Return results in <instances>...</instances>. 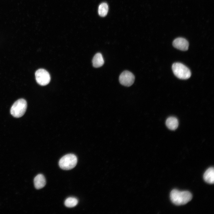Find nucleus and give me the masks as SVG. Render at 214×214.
Wrapping results in <instances>:
<instances>
[{
  "label": "nucleus",
  "instance_id": "f257e3e1",
  "mask_svg": "<svg viewBox=\"0 0 214 214\" xmlns=\"http://www.w3.org/2000/svg\"><path fill=\"white\" fill-rule=\"evenodd\" d=\"M191 193L188 191H180L173 189L171 192L170 198L172 202L177 205L185 204L192 199Z\"/></svg>",
  "mask_w": 214,
  "mask_h": 214
},
{
  "label": "nucleus",
  "instance_id": "f03ea898",
  "mask_svg": "<svg viewBox=\"0 0 214 214\" xmlns=\"http://www.w3.org/2000/svg\"><path fill=\"white\" fill-rule=\"evenodd\" d=\"M174 75L178 78L182 79H186L191 76L190 70L185 66L180 63H175L172 67Z\"/></svg>",
  "mask_w": 214,
  "mask_h": 214
},
{
  "label": "nucleus",
  "instance_id": "7ed1b4c3",
  "mask_svg": "<svg viewBox=\"0 0 214 214\" xmlns=\"http://www.w3.org/2000/svg\"><path fill=\"white\" fill-rule=\"evenodd\" d=\"M27 107V103L25 100L20 99L16 101L10 109V113L14 117L19 118L25 114Z\"/></svg>",
  "mask_w": 214,
  "mask_h": 214
},
{
  "label": "nucleus",
  "instance_id": "20e7f679",
  "mask_svg": "<svg viewBox=\"0 0 214 214\" xmlns=\"http://www.w3.org/2000/svg\"><path fill=\"white\" fill-rule=\"evenodd\" d=\"M77 158L73 154H68L62 157L59 162V165L62 169L69 170L74 168L76 165Z\"/></svg>",
  "mask_w": 214,
  "mask_h": 214
},
{
  "label": "nucleus",
  "instance_id": "39448f33",
  "mask_svg": "<svg viewBox=\"0 0 214 214\" xmlns=\"http://www.w3.org/2000/svg\"><path fill=\"white\" fill-rule=\"evenodd\" d=\"M35 76L37 82L40 85H47L50 82V75L45 69H40L37 70L35 73Z\"/></svg>",
  "mask_w": 214,
  "mask_h": 214
},
{
  "label": "nucleus",
  "instance_id": "423d86ee",
  "mask_svg": "<svg viewBox=\"0 0 214 214\" xmlns=\"http://www.w3.org/2000/svg\"><path fill=\"white\" fill-rule=\"evenodd\" d=\"M119 80L122 85L126 86H130L133 83L135 76L131 72L125 70L121 74L119 77Z\"/></svg>",
  "mask_w": 214,
  "mask_h": 214
},
{
  "label": "nucleus",
  "instance_id": "0eeeda50",
  "mask_svg": "<svg viewBox=\"0 0 214 214\" xmlns=\"http://www.w3.org/2000/svg\"><path fill=\"white\" fill-rule=\"evenodd\" d=\"M172 44L174 47L180 50L185 51L188 49V42L183 38L178 37L175 39L173 41Z\"/></svg>",
  "mask_w": 214,
  "mask_h": 214
},
{
  "label": "nucleus",
  "instance_id": "6e6552de",
  "mask_svg": "<svg viewBox=\"0 0 214 214\" xmlns=\"http://www.w3.org/2000/svg\"><path fill=\"white\" fill-rule=\"evenodd\" d=\"M34 184L35 188L39 189L43 188L46 184V180L43 175L39 174L34 178Z\"/></svg>",
  "mask_w": 214,
  "mask_h": 214
},
{
  "label": "nucleus",
  "instance_id": "1a4fd4ad",
  "mask_svg": "<svg viewBox=\"0 0 214 214\" xmlns=\"http://www.w3.org/2000/svg\"><path fill=\"white\" fill-rule=\"evenodd\" d=\"M204 180L209 184L214 182V169L213 167L208 168L205 172L203 175Z\"/></svg>",
  "mask_w": 214,
  "mask_h": 214
},
{
  "label": "nucleus",
  "instance_id": "9d476101",
  "mask_svg": "<svg viewBox=\"0 0 214 214\" xmlns=\"http://www.w3.org/2000/svg\"><path fill=\"white\" fill-rule=\"evenodd\" d=\"M166 124L168 128L174 130L176 129L177 128L178 125V121L176 117H170L167 119Z\"/></svg>",
  "mask_w": 214,
  "mask_h": 214
},
{
  "label": "nucleus",
  "instance_id": "9b49d317",
  "mask_svg": "<svg viewBox=\"0 0 214 214\" xmlns=\"http://www.w3.org/2000/svg\"><path fill=\"white\" fill-rule=\"evenodd\" d=\"M93 66L96 68L100 67L104 64V61L102 55L98 53L94 56L92 60Z\"/></svg>",
  "mask_w": 214,
  "mask_h": 214
},
{
  "label": "nucleus",
  "instance_id": "f8f14e48",
  "mask_svg": "<svg viewBox=\"0 0 214 214\" xmlns=\"http://www.w3.org/2000/svg\"><path fill=\"white\" fill-rule=\"evenodd\" d=\"M108 10L107 4L105 2L101 4L99 6L98 12L99 15L101 17H104L107 14Z\"/></svg>",
  "mask_w": 214,
  "mask_h": 214
},
{
  "label": "nucleus",
  "instance_id": "ddd939ff",
  "mask_svg": "<svg viewBox=\"0 0 214 214\" xmlns=\"http://www.w3.org/2000/svg\"><path fill=\"white\" fill-rule=\"evenodd\" d=\"M78 203V200L76 198L70 197L67 199L65 201L64 204L68 207H72L75 206Z\"/></svg>",
  "mask_w": 214,
  "mask_h": 214
}]
</instances>
